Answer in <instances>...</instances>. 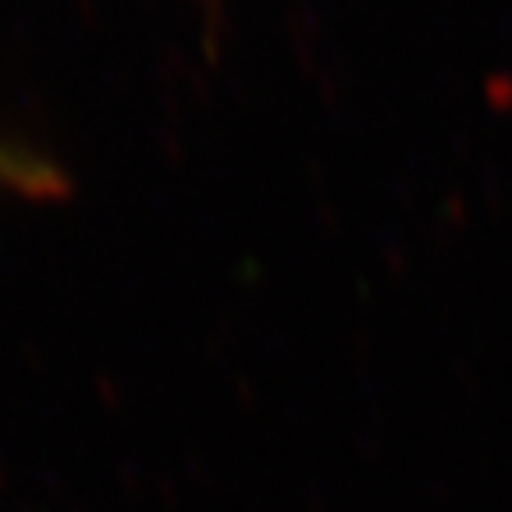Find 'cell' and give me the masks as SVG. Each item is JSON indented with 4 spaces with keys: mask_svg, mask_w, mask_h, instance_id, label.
Wrapping results in <instances>:
<instances>
[{
    "mask_svg": "<svg viewBox=\"0 0 512 512\" xmlns=\"http://www.w3.org/2000/svg\"><path fill=\"white\" fill-rule=\"evenodd\" d=\"M68 189H72V178L61 160H54L47 150L25 143V139L0 136V192L54 200Z\"/></svg>",
    "mask_w": 512,
    "mask_h": 512,
    "instance_id": "6da1fadb",
    "label": "cell"
}]
</instances>
